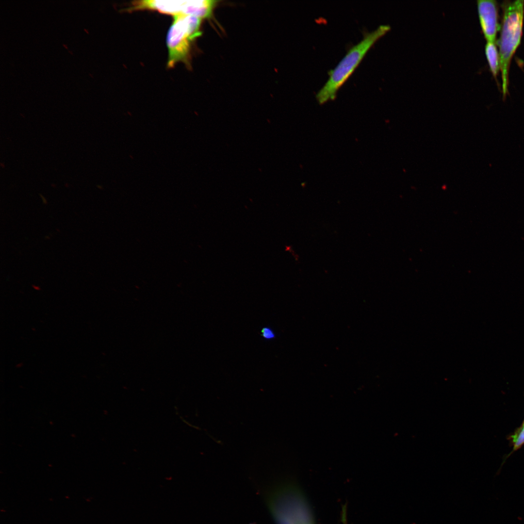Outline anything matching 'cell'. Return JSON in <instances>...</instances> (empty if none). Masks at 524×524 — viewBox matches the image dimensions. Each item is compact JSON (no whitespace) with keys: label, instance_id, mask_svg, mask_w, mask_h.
Masks as SVG:
<instances>
[{"label":"cell","instance_id":"cell-1","mask_svg":"<svg viewBox=\"0 0 524 524\" xmlns=\"http://www.w3.org/2000/svg\"><path fill=\"white\" fill-rule=\"evenodd\" d=\"M390 29L389 25L379 26L375 30L365 33L360 42L347 50L338 64L330 70L327 82L317 93L316 98L320 103L335 98L338 91L355 71L369 50Z\"/></svg>","mask_w":524,"mask_h":524},{"label":"cell","instance_id":"cell-2","mask_svg":"<svg viewBox=\"0 0 524 524\" xmlns=\"http://www.w3.org/2000/svg\"><path fill=\"white\" fill-rule=\"evenodd\" d=\"M524 1L503 3V16L499 39V66L502 73L503 98L508 93V71L512 57L520 44L524 13Z\"/></svg>","mask_w":524,"mask_h":524},{"label":"cell","instance_id":"cell-3","mask_svg":"<svg viewBox=\"0 0 524 524\" xmlns=\"http://www.w3.org/2000/svg\"><path fill=\"white\" fill-rule=\"evenodd\" d=\"M266 502L276 524H314L306 502L295 488L275 487L267 493Z\"/></svg>","mask_w":524,"mask_h":524},{"label":"cell","instance_id":"cell-4","mask_svg":"<svg viewBox=\"0 0 524 524\" xmlns=\"http://www.w3.org/2000/svg\"><path fill=\"white\" fill-rule=\"evenodd\" d=\"M174 17L166 38L168 52L167 66L174 67L178 63L190 65V53L192 43L200 35L202 19L193 16H177Z\"/></svg>","mask_w":524,"mask_h":524},{"label":"cell","instance_id":"cell-5","mask_svg":"<svg viewBox=\"0 0 524 524\" xmlns=\"http://www.w3.org/2000/svg\"><path fill=\"white\" fill-rule=\"evenodd\" d=\"M217 1L198 0H137L132 2L128 11L150 10L173 16H193L201 19L210 17Z\"/></svg>","mask_w":524,"mask_h":524},{"label":"cell","instance_id":"cell-6","mask_svg":"<svg viewBox=\"0 0 524 524\" xmlns=\"http://www.w3.org/2000/svg\"><path fill=\"white\" fill-rule=\"evenodd\" d=\"M480 24L487 42H496V33L499 28L496 1L479 0L477 1Z\"/></svg>","mask_w":524,"mask_h":524},{"label":"cell","instance_id":"cell-7","mask_svg":"<svg viewBox=\"0 0 524 524\" xmlns=\"http://www.w3.org/2000/svg\"><path fill=\"white\" fill-rule=\"evenodd\" d=\"M485 53L491 71L496 78L499 66V56L495 42H487L485 46Z\"/></svg>","mask_w":524,"mask_h":524},{"label":"cell","instance_id":"cell-8","mask_svg":"<svg viewBox=\"0 0 524 524\" xmlns=\"http://www.w3.org/2000/svg\"><path fill=\"white\" fill-rule=\"evenodd\" d=\"M513 450H517L524 444V423L511 436Z\"/></svg>","mask_w":524,"mask_h":524},{"label":"cell","instance_id":"cell-9","mask_svg":"<svg viewBox=\"0 0 524 524\" xmlns=\"http://www.w3.org/2000/svg\"><path fill=\"white\" fill-rule=\"evenodd\" d=\"M261 336L265 340H270L276 337L274 331L269 327H263L261 330Z\"/></svg>","mask_w":524,"mask_h":524},{"label":"cell","instance_id":"cell-10","mask_svg":"<svg viewBox=\"0 0 524 524\" xmlns=\"http://www.w3.org/2000/svg\"><path fill=\"white\" fill-rule=\"evenodd\" d=\"M343 519H342V520H343V524H347L346 519V513H345L346 512L345 511V508H343Z\"/></svg>","mask_w":524,"mask_h":524},{"label":"cell","instance_id":"cell-11","mask_svg":"<svg viewBox=\"0 0 524 524\" xmlns=\"http://www.w3.org/2000/svg\"></svg>","mask_w":524,"mask_h":524}]
</instances>
